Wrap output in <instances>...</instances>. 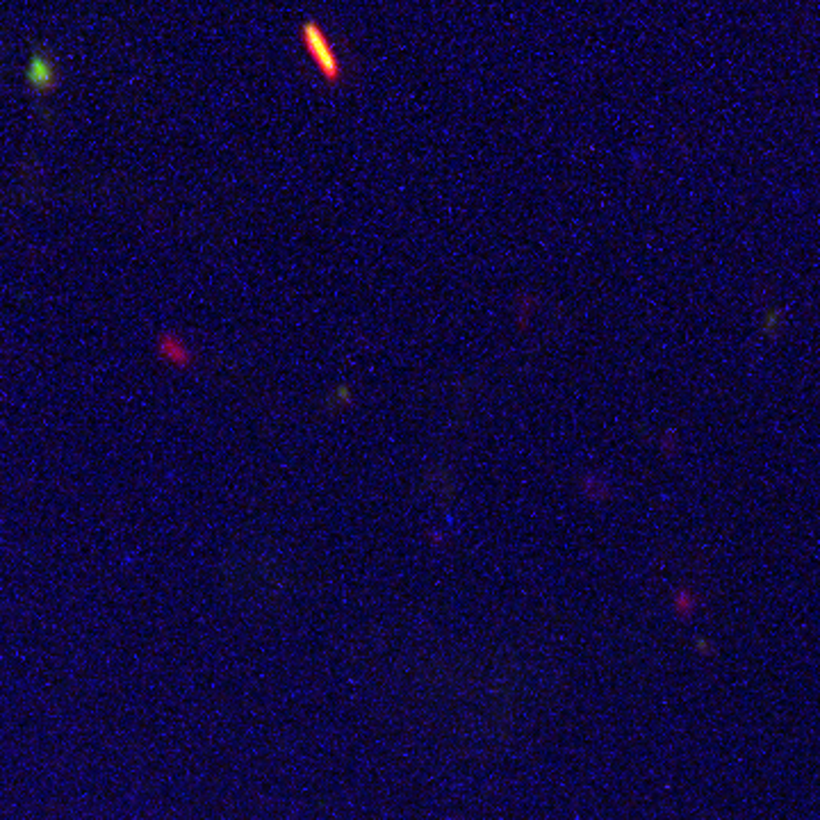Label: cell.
<instances>
[{"mask_svg": "<svg viewBox=\"0 0 820 820\" xmlns=\"http://www.w3.org/2000/svg\"><path fill=\"white\" fill-rule=\"evenodd\" d=\"M335 401H337V406H340V408L351 406V401H353L351 388H346V385H340V388L335 390Z\"/></svg>", "mask_w": 820, "mask_h": 820, "instance_id": "277c9868", "label": "cell"}, {"mask_svg": "<svg viewBox=\"0 0 820 820\" xmlns=\"http://www.w3.org/2000/svg\"><path fill=\"white\" fill-rule=\"evenodd\" d=\"M158 355L169 362L171 367H178V370H187L191 367V362H194V353L187 346V342L178 337L176 333H160L158 337Z\"/></svg>", "mask_w": 820, "mask_h": 820, "instance_id": "3957f363", "label": "cell"}, {"mask_svg": "<svg viewBox=\"0 0 820 820\" xmlns=\"http://www.w3.org/2000/svg\"><path fill=\"white\" fill-rule=\"evenodd\" d=\"M296 37L303 55L313 64V69L322 78V82L328 87H342L346 82L349 69H346V62L331 32L317 18H305L298 25Z\"/></svg>", "mask_w": 820, "mask_h": 820, "instance_id": "6da1fadb", "label": "cell"}, {"mask_svg": "<svg viewBox=\"0 0 820 820\" xmlns=\"http://www.w3.org/2000/svg\"><path fill=\"white\" fill-rule=\"evenodd\" d=\"M25 82L27 89L37 96L53 94L62 82V71L55 55L46 46H34L30 51V60L25 66Z\"/></svg>", "mask_w": 820, "mask_h": 820, "instance_id": "7a4b0ae2", "label": "cell"}]
</instances>
